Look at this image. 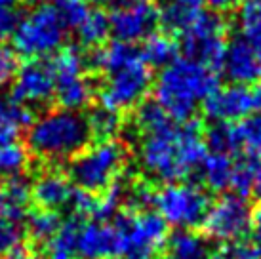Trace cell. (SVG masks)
<instances>
[{
  "label": "cell",
  "instance_id": "6da1fadb",
  "mask_svg": "<svg viewBox=\"0 0 261 259\" xmlns=\"http://www.w3.org/2000/svg\"><path fill=\"white\" fill-rule=\"evenodd\" d=\"M204 149L200 124L196 120L175 124L172 120L156 132L143 134L139 160L151 177L177 183L198 168L206 154Z\"/></svg>",
  "mask_w": 261,
  "mask_h": 259
},
{
  "label": "cell",
  "instance_id": "7a4b0ae2",
  "mask_svg": "<svg viewBox=\"0 0 261 259\" xmlns=\"http://www.w3.org/2000/svg\"><path fill=\"white\" fill-rule=\"evenodd\" d=\"M92 143L86 115L79 111L51 109L35 118L27 128V151L46 166L71 160Z\"/></svg>",
  "mask_w": 261,
  "mask_h": 259
},
{
  "label": "cell",
  "instance_id": "3957f363",
  "mask_svg": "<svg viewBox=\"0 0 261 259\" xmlns=\"http://www.w3.org/2000/svg\"><path fill=\"white\" fill-rule=\"evenodd\" d=\"M218 72L191 59H175L166 65L154 82L156 103L172 120L187 122L212 92L218 90Z\"/></svg>",
  "mask_w": 261,
  "mask_h": 259
},
{
  "label": "cell",
  "instance_id": "277c9868",
  "mask_svg": "<svg viewBox=\"0 0 261 259\" xmlns=\"http://www.w3.org/2000/svg\"><path fill=\"white\" fill-rule=\"evenodd\" d=\"M126 157V147L120 141H95L69 160L67 175L74 187L92 194H101L109 191L120 177Z\"/></svg>",
  "mask_w": 261,
  "mask_h": 259
},
{
  "label": "cell",
  "instance_id": "5b68a950",
  "mask_svg": "<svg viewBox=\"0 0 261 259\" xmlns=\"http://www.w3.org/2000/svg\"><path fill=\"white\" fill-rule=\"evenodd\" d=\"M67 27L61 21L58 8L51 4L35 6L19 19L12 35L14 51L25 59H46L65 46Z\"/></svg>",
  "mask_w": 261,
  "mask_h": 259
},
{
  "label": "cell",
  "instance_id": "8992f818",
  "mask_svg": "<svg viewBox=\"0 0 261 259\" xmlns=\"http://www.w3.org/2000/svg\"><path fill=\"white\" fill-rule=\"evenodd\" d=\"M120 237V255L128 259H151L162 253L168 242V223L160 214L124 210L113 217Z\"/></svg>",
  "mask_w": 261,
  "mask_h": 259
},
{
  "label": "cell",
  "instance_id": "52a82bcc",
  "mask_svg": "<svg viewBox=\"0 0 261 259\" xmlns=\"http://www.w3.org/2000/svg\"><path fill=\"white\" fill-rule=\"evenodd\" d=\"M152 76L149 65L141 58L134 59L128 65L105 74V80L97 88L99 105L122 113L138 107L151 88Z\"/></svg>",
  "mask_w": 261,
  "mask_h": 259
},
{
  "label": "cell",
  "instance_id": "ba28073f",
  "mask_svg": "<svg viewBox=\"0 0 261 259\" xmlns=\"http://www.w3.org/2000/svg\"><path fill=\"white\" fill-rule=\"evenodd\" d=\"M154 204L166 223L177 229L193 230L204 223L212 206L208 193L195 185L170 183L154 196Z\"/></svg>",
  "mask_w": 261,
  "mask_h": 259
},
{
  "label": "cell",
  "instance_id": "9c48e42d",
  "mask_svg": "<svg viewBox=\"0 0 261 259\" xmlns=\"http://www.w3.org/2000/svg\"><path fill=\"white\" fill-rule=\"evenodd\" d=\"M225 46V21L221 15L202 12L198 19L181 33L177 50L185 54V59L210 69H219Z\"/></svg>",
  "mask_w": 261,
  "mask_h": 259
},
{
  "label": "cell",
  "instance_id": "30bf717a",
  "mask_svg": "<svg viewBox=\"0 0 261 259\" xmlns=\"http://www.w3.org/2000/svg\"><path fill=\"white\" fill-rule=\"evenodd\" d=\"M252 225V210L244 196L225 194L210 206L204 217V235L212 240L232 242L244 238Z\"/></svg>",
  "mask_w": 261,
  "mask_h": 259
},
{
  "label": "cell",
  "instance_id": "8fae6325",
  "mask_svg": "<svg viewBox=\"0 0 261 259\" xmlns=\"http://www.w3.org/2000/svg\"><path fill=\"white\" fill-rule=\"evenodd\" d=\"M56 79L46 59H27L12 80L10 97L23 107H44L54 101Z\"/></svg>",
  "mask_w": 261,
  "mask_h": 259
},
{
  "label": "cell",
  "instance_id": "7c38bea8",
  "mask_svg": "<svg viewBox=\"0 0 261 259\" xmlns=\"http://www.w3.org/2000/svg\"><path fill=\"white\" fill-rule=\"evenodd\" d=\"M111 35L115 40L126 44H136L145 40L154 33L159 25V12L149 0H138L130 6L113 10L109 15Z\"/></svg>",
  "mask_w": 261,
  "mask_h": 259
},
{
  "label": "cell",
  "instance_id": "4fadbf2b",
  "mask_svg": "<svg viewBox=\"0 0 261 259\" xmlns=\"http://www.w3.org/2000/svg\"><path fill=\"white\" fill-rule=\"evenodd\" d=\"M254 113L250 88L232 84L229 88H218L204 99V115L214 122H240Z\"/></svg>",
  "mask_w": 261,
  "mask_h": 259
},
{
  "label": "cell",
  "instance_id": "5bb4252c",
  "mask_svg": "<svg viewBox=\"0 0 261 259\" xmlns=\"http://www.w3.org/2000/svg\"><path fill=\"white\" fill-rule=\"evenodd\" d=\"M73 193L74 185L71 183L69 175L58 170L56 166L42 170L35 177V183L31 185L33 206L40 210H51V212H61V208H69Z\"/></svg>",
  "mask_w": 261,
  "mask_h": 259
},
{
  "label": "cell",
  "instance_id": "9a60e30c",
  "mask_svg": "<svg viewBox=\"0 0 261 259\" xmlns=\"http://www.w3.org/2000/svg\"><path fill=\"white\" fill-rule=\"evenodd\" d=\"M76 252L80 259L120 257V237L115 225L107 221H84L79 232Z\"/></svg>",
  "mask_w": 261,
  "mask_h": 259
},
{
  "label": "cell",
  "instance_id": "2e32d148",
  "mask_svg": "<svg viewBox=\"0 0 261 259\" xmlns=\"http://www.w3.org/2000/svg\"><path fill=\"white\" fill-rule=\"evenodd\" d=\"M221 69L225 76L234 84H255L261 80V61L255 54L254 46L246 38H232L225 46V54L221 59Z\"/></svg>",
  "mask_w": 261,
  "mask_h": 259
},
{
  "label": "cell",
  "instance_id": "e0dca14e",
  "mask_svg": "<svg viewBox=\"0 0 261 259\" xmlns=\"http://www.w3.org/2000/svg\"><path fill=\"white\" fill-rule=\"evenodd\" d=\"M33 200H31V183L23 175L0 179V217L17 223L29 216Z\"/></svg>",
  "mask_w": 261,
  "mask_h": 259
},
{
  "label": "cell",
  "instance_id": "ac0fdd59",
  "mask_svg": "<svg viewBox=\"0 0 261 259\" xmlns=\"http://www.w3.org/2000/svg\"><path fill=\"white\" fill-rule=\"evenodd\" d=\"M84 219L76 216H69L63 219L58 232L40 248L42 259H79L76 244H79V232Z\"/></svg>",
  "mask_w": 261,
  "mask_h": 259
},
{
  "label": "cell",
  "instance_id": "d6986e66",
  "mask_svg": "<svg viewBox=\"0 0 261 259\" xmlns=\"http://www.w3.org/2000/svg\"><path fill=\"white\" fill-rule=\"evenodd\" d=\"M204 12V0H170L159 14V25L166 33H183Z\"/></svg>",
  "mask_w": 261,
  "mask_h": 259
},
{
  "label": "cell",
  "instance_id": "ffe728a7",
  "mask_svg": "<svg viewBox=\"0 0 261 259\" xmlns=\"http://www.w3.org/2000/svg\"><path fill=\"white\" fill-rule=\"evenodd\" d=\"M94 97H95V88L92 84V80L88 79V74H82L79 79L56 84L54 101L58 103L59 109L79 111L80 113L82 109L92 105Z\"/></svg>",
  "mask_w": 261,
  "mask_h": 259
},
{
  "label": "cell",
  "instance_id": "44dd1931",
  "mask_svg": "<svg viewBox=\"0 0 261 259\" xmlns=\"http://www.w3.org/2000/svg\"><path fill=\"white\" fill-rule=\"evenodd\" d=\"M35 120L31 109L15 103L10 95H0V145L15 141L23 128H29Z\"/></svg>",
  "mask_w": 261,
  "mask_h": 259
},
{
  "label": "cell",
  "instance_id": "7402d4cb",
  "mask_svg": "<svg viewBox=\"0 0 261 259\" xmlns=\"http://www.w3.org/2000/svg\"><path fill=\"white\" fill-rule=\"evenodd\" d=\"M48 65H50L51 74L56 79V84L79 79L82 74H86L88 71L86 51L80 46H63L51 56Z\"/></svg>",
  "mask_w": 261,
  "mask_h": 259
},
{
  "label": "cell",
  "instance_id": "603a6c76",
  "mask_svg": "<svg viewBox=\"0 0 261 259\" xmlns=\"http://www.w3.org/2000/svg\"><path fill=\"white\" fill-rule=\"evenodd\" d=\"M25 221H27V225H25L23 235H25V238L29 242H33L40 250L58 232V229L63 223V217H61L59 212L35 208L33 212H29V216L25 217Z\"/></svg>",
  "mask_w": 261,
  "mask_h": 259
},
{
  "label": "cell",
  "instance_id": "cb8c5ba5",
  "mask_svg": "<svg viewBox=\"0 0 261 259\" xmlns=\"http://www.w3.org/2000/svg\"><path fill=\"white\" fill-rule=\"evenodd\" d=\"M164 259H204L208 255V242L195 230L183 229L168 237Z\"/></svg>",
  "mask_w": 261,
  "mask_h": 259
},
{
  "label": "cell",
  "instance_id": "d4e9b609",
  "mask_svg": "<svg viewBox=\"0 0 261 259\" xmlns=\"http://www.w3.org/2000/svg\"><path fill=\"white\" fill-rule=\"evenodd\" d=\"M196 170L200 173L202 185H206L210 191H223L231 187L232 162L227 154H219V152L204 154Z\"/></svg>",
  "mask_w": 261,
  "mask_h": 259
},
{
  "label": "cell",
  "instance_id": "484cf974",
  "mask_svg": "<svg viewBox=\"0 0 261 259\" xmlns=\"http://www.w3.org/2000/svg\"><path fill=\"white\" fill-rule=\"evenodd\" d=\"M111 35L109 15L105 14L103 8H94L90 10L84 21L76 27V36H79V46L86 50H94L105 44L107 36Z\"/></svg>",
  "mask_w": 261,
  "mask_h": 259
},
{
  "label": "cell",
  "instance_id": "4316f807",
  "mask_svg": "<svg viewBox=\"0 0 261 259\" xmlns=\"http://www.w3.org/2000/svg\"><path fill=\"white\" fill-rule=\"evenodd\" d=\"M204 145L210 147L214 152L219 154H234L242 149V136H240L239 122H216L212 126L206 136H204Z\"/></svg>",
  "mask_w": 261,
  "mask_h": 259
},
{
  "label": "cell",
  "instance_id": "83f0119b",
  "mask_svg": "<svg viewBox=\"0 0 261 259\" xmlns=\"http://www.w3.org/2000/svg\"><path fill=\"white\" fill-rule=\"evenodd\" d=\"M86 120L90 126V134L92 139L95 141H107L122 130V118L120 113L111 111V109L103 107V105H95L86 113Z\"/></svg>",
  "mask_w": 261,
  "mask_h": 259
},
{
  "label": "cell",
  "instance_id": "f1b7e54d",
  "mask_svg": "<svg viewBox=\"0 0 261 259\" xmlns=\"http://www.w3.org/2000/svg\"><path fill=\"white\" fill-rule=\"evenodd\" d=\"M143 48H141V59L145 61L149 67H166L172 61H175L177 56V46L175 42L166 35V33H152L149 38L143 40Z\"/></svg>",
  "mask_w": 261,
  "mask_h": 259
},
{
  "label": "cell",
  "instance_id": "f546056e",
  "mask_svg": "<svg viewBox=\"0 0 261 259\" xmlns=\"http://www.w3.org/2000/svg\"><path fill=\"white\" fill-rule=\"evenodd\" d=\"M31 162V154L27 147L17 141L0 145V179L23 175Z\"/></svg>",
  "mask_w": 261,
  "mask_h": 259
},
{
  "label": "cell",
  "instance_id": "4dcf8cb0",
  "mask_svg": "<svg viewBox=\"0 0 261 259\" xmlns=\"http://www.w3.org/2000/svg\"><path fill=\"white\" fill-rule=\"evenodd\" d=\"M259 162L252 157H240L234 164H232V177H231V187L234 189V193L239 196L250 194L254 191L255 179H257V173H259Z\"/></svg>",
  "mask_w": 261,
  "mask_h": 259
},
{
  "label": "cell",
  "instance_id": "1f68e13d",
  "mask_svg": "<svg viewBox=\"0 0 261 259\" xmlns=\"http://www.w3.org/2000/svg\"><path fill=\"white\" fill-rule=\"evenodd\" d=\"M242 35L250 44L261 40V0H248L242 4L239 14Z\"/></svg>",
  "mask_w": 261,
  "mask_h": 259
},
{
  "label": "cell",
  "instance_id": "d6a6232c",
  "mask_svg": "<svg viewBox=\"0 0 261 259\" xmlns=\"http://www.w3.org/2000/svg\"><path fill=\"white\" fill-rule=\"evenodd\" d=\"M138 128L141 130V134H151L156 130L164 128L168 122H172V118L164 113V109L160 107L156 101H145L138 105Z\"/></svg>",
  "mask_w": 261,
  "mask_h": 259
},
{
  "label": "cell",
  "instance_id": "836d02e7",
  "mask_svg": "<svg viewBox=\"0 0 261 259\" xmlns=\"http://www.w3.org/2000/svg\"><path fill=\"white\" fill-rule=\"evenodd\" d=\"M244 154L261 162V115L246 116L239 122Z\"/></svg>",
  "mask_w": 261,
  "mask_h": 259
},
{
  "label": "cell",
  "instance_id": "e575fe53",
  "mask_svg": "<svg viewBox=\"0 0 261 259\" xmlns=\"http://www.w3.org/2000/svg\"><path fill=\"white\" fill-rule=\"evenodd\" d=\"M56 8L67 29H76L90 12L86 0H59Z\"/></svg>",
  "mask_w": 261,
  "mask_h": 259
},
{
  "label": "cell",
  "instance_id": "d590c367",
  "mask_svg": "<svg viewBox=\"0 0 261 259\" xmlns=\"http://www.w3.org/2000/svg\"><path fill=\"white\" fill-rule=\"evenodd\" d=\"M23 230L17 223L6 221L0 217V259L4 257L15 244H19L23 240Z\"/></svg>",
  "mask_w": 261,
  "mask_h": 259
},
{
  "label": "cell",
  "instance_id": "8d00e7d4",
  "mask_svg": "<svg viewBox=\"0 0 261 259\" xmlns=\"http://www.w3.org/2000/svg\"><path fill=\"white\" fill-rule=\"evenodd\" d=\"M17 54L14 48H10L6 44H0V88L8 86L14 80L17 72Z\"/></svg>",
  "mask_w": 261,
  "mask_h": 259
},
{
  "label": "cell",
  "instance_id": "74e56055",
  "mask_svg": "<svg viewBox=\"0 0 261 259\" xmlns=\"http://www.w3.org/2000/svg\"><path fill=\"white\" fill-rule=\"evenodd\" d=\"M232 259H261V238H240L229 248Z\"/></svg>",
  "mask_w": 261,
  "mask_h": 259
},
{
  "label": "cell",
  "instance_id": "f35d334b",
  "mask_svg": "<svg viewBox=\"0 0 261 259\" xmlns=\"http://www.w3.org/2000/svg\"><path fill=\"white\" fill-rule=\"evenodd\" d=\"M19 12L14 6H0V44L12 38L15 27L19 23Z\"/></svg>",
  "mask_w": 261,
  "mask_h": 259
},
{
  "label": "cell",
  "instance_id": "ab89813d",
  "mask_svg": "<svg viewBox=\"0 0 261 259\" xmlns=\"http://www.w3.org/2000/svg\"><path fill=\"white\" fill-rule=\"evenodd\" d=\"M97 4H101L103 8H109V10H120V8H126L138 2V0H95Z\"/></svg>",
  "mask_w": 261,
  "mask_h": 259
},
{
  "label": "cell",
  "instance_id": "60d3db41",
  "mask_svg": "<svg viewBox=\"0 0 261 259\" xmlns=\"http://www.w3.org/2000/svg\"><path fill=\"white\" fill-rule=\"evenodd\" d=\"M250 94H252V103H254V111L261 113V80H257L254 86L250 88Z\"/></svg>",
  "mask_w": 261,
  "mask_h": 259
},
{
  "label": "cell",
  "instance_id": "b9f144b4",
  "mask_svg": "<svg viewBox=\"0 0 261 259\" xmlns=\"http://www.w3.org/2000/svg\"><path fill=\"white\" fill-rule=\"evenodd\" d=\"M204 2H208L216 10H229V8L237 6L239 2H242V0H204Z\"/></svg>",
  "mask_w": 261,
  "mask_h": 259
},
{
  "label": "cell",
  "instance_id": "7bdbcfd3",
  "mask_svg": "<svg viewBox=\"0 0 261 259\" xmlns=\"http://www.w3.org/2000/svg\"><path fill=\"white\" fill-rule=\"evenodd\" d=\"M252 225H254L255 237L261 238V206L252 214Z\"/></svg>",
  "mask_w": 261,
  "mask_h": 259
},
{
  "label": "cell",
  "instance_id": "ee69618b",
  "mask_svg": "<svg viewBox=\"0 0 261 259\" xmlns=\"http://www.w3.org/2000/svg\"><path fill=\"white\" fill-rule=\"evenodd\" d=\"M204 259H232L229 253H212V255H206Z\"/></svg>",
  "mask_w": 261,
  "mask_h": 259
},
{
  "label": "cell",
  "instance_id": "f6af8a7d",
  "mask_svg": "<svg viewBox=\"0 0 261 259\" xmlns=\"http://www.w3.org/2000/svg\"><path fill=\"white\" fill-rule=\"evenodd\" d=\"M254 191H255L257 194H259V198H261V170H259V173H257V179H255Z\"/></svg>",
  "mask_w": 261,
  "mask_h": 259
},
{
  "label": "cell",
  "instance_id": "bcb514c9",
  "mask_svg": "<svg viewBox=\"0 0 261 259\" xmlns=\"http://www.w3.org/2000/svg\"><path fill=\"white\" fill-rule=\"evenodd\" d=\"M25 4H35V6H40V4H48L50 0H21Z\"/></svg>",
  "mask_w": 261,
  "mask_h": 259
},
{
  "label": "cell",
  "instance_id": "7dc6e473",
  "mask_svg": "<svg viewBox=\"0 0 261 259\" xmlns=\"http://www.w3.org/2000/svg\"><path fill=\"white\" fill-rule=\"evenodd\" d=\"M252 46H254L255 54H257V58H259V61H261V40L257 44H252Z\"/></svg>",
  "mask_w": 261,
  "mask_h": 259
},
{
  "label": "cell",
  "instance_id": "c3c4849f",
  "mask_svg": "<svg viewBox=\"0 0 261 259\" xmlns=\"http://www.w3.org/2000/svg\"><path fill=\"white\" fill-rule=\"evenodd\" d=\"M15 0H0V6H14Z\"/></svg>",
  "mask_w": 261,
  "mask_h": 259
},
{
  "label": "cell",
  "instance_id": "681fc988",
  "mask_svg": "<svg viewBox=\"0 0 261 259\" xmlns=\"http://www.w3.org/2000/svg\"><path fill=\"white\" fill-rule=\"evenodd\" d=\"M149 2H152V4H156V2H159V4H166L170 0H149Z\"/></svg>",
  "mask_w": 261,
  "mask_h": 259
},
{
  "label": "cell",
  "instance_id": "f907efd6",
  "mask_svg": "<svg viewBox=\"0 0 261 259\" xmlns=\"http://www.w3.org/2000/svg\"><path fill=\"white\" fill-rule=\"evenodd\" d=\"M115 259H128V257H115Z\"/></svg>",
  "mask_w": 261,
  "mask_h": 259
}]
</instances>
